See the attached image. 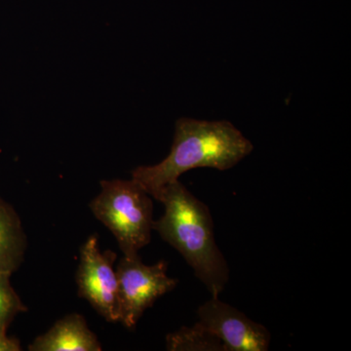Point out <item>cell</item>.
Listing matches in <instances>:
<instances>
[{"mask_svg":"<svg viewBox=\"0 0 351 351\" xmlns=\"http://www.w3.org/2000/svg\"><path fill=\"white\" fill-rule=\"evenodd\" d=\"M251 141L228 121L180 119L170 154L161 162L138 166L132 180L156 199L161 189L195 168L225 171L253 152Z\"/></svg>","mask_w":351,"mask_h":351,"instance_id":"cell-1","label":"cell"},{"mask_svg":"<svg viewBox=\"0 0 351 351\" xmlns=\"http://www.w3.org/2000/svg\"><path fill=\"white\" fill-rule=\"evenodd\" d=\"M198 322L221 341L225 351H267L271 336L267 328L237 307L211 297L197 309Z\"/></svg>","mask_w":351,"mask_h":351,"instance_id":"cell-6","label":"cell"},{"mask_svg":"<svg viewBox=\"0 0 351 351\" xmlns=\"http://www.w3.org/2000/svg\"><path fill=\"white\" fill-rule=\"evenodd\" d=\"M7 328L0 326V351H20L22 346L19 339L7 336Z\"/></svg>","mask_w":351,"mask_h":351,"instance_id":"cell-11","label":"cell"},{"mask_svg":"<svg viewBox=\"0 0 351 351\" xmlns=\"http://www.w3.org/2000/svg\"><path fill=\"white\" fill-rule=\"evenodd\" d=\"M117 258L114 252H101L98 235H91L80 248L76 274L78 295L108 322H119V282L113 269Z\"/></svg>","mask_w":351,"mask_h":351,"instance_id":"cell-5","label":"cell"},{"mask_svg":"<svg viewBox=\"0 0 351 351\" xmlns=\"http://www.w3.org/2000/svg\"><path fill=\"white\" fill-rule=\"evenodd\" d=\"M98 337L82 314L71 313L57 321L29 346V351H101Z\"/></svg>","mask_w":351,"mask_h":351,"instance_id":"cell-7","label":"cell"},{"mask_svg":"<svg viewBox=\"0 0 351 351\" xmlns=\"http://www.w3.org/2000/svg\"><path fill=\"white\" fill-rule=\"evenodd\" d=\"M156 200L164 205V214L152 228L181 254L211 297H219L230 280V267L217 245L209 207L179 180L161 189Z\"/></svg>","mask_w":351,"mask_h":351,"instance_id":"cell-2","label":"cell"},{"mask_svg":"<svg viewBox=\"0 0 351 351\" xmlns=\"http://www.w3.org/2000/svg\"><path fill=\"white\" fill-rule=\"evenodd\" d=\"M166 348L170 351H225L221 341L199 322L168 334Z\"/></svg>","mask_w":351,"mask_h":351,"instance_id":"cell-9","label":"cell"},{"mask_svg":"<svg viewBox=\"0 0 351 351\" xmlns=\"http://www.w3.org/2000/svg\"><path fill=\"white\" fill-rule=\"evenodd\" d=\"M100 184V193L90 202L92 213L112 233L123 256L138 255L152 240V196L132 179L105 180Z\"/></svg>","mask_w":351,"mask_h":351,"instance_id":"cell-3","label":"cell"},{"mask_svg":"<svg viewBox=\"0 0 351 351\" xmlns=\"http://www.w3.org/2000/svg\"><path fill=\"white\" fill-rule=\"evenodd\" d=\"M168 263L159 261L147 265L140 256L120 258L117 267L119 282V322L133 329L157 299L177 287L179 280L167 274Z\"/></svg>","mask_w":351,"mask_h":351,"instance_id":"cell-4","label":"cell"},{"mask_svg":"<svg viewBox=\"0 0 351 351\" xmlns=\"http://www.w3.org/2000/svg\"><path fill=\"white\" fill-rule=\"evenodd\" d=\"M27 235L19 215L0 197V272L12 274L24 262Z\"/></svg>","mask_w":351,"mask_h":351,"instance_id":"cell-8","label":"cell"},{"mask_svg":"<svg viewBox=\"0 0 351 351\" xmlns=\"http://www.w3.org/2000/svg\"><path fill=\"white\" fill-rule=\"evenodd\" d=\"M12 274L0 272V326L8 328L18 314L25 313L27 307L23 304L11 284Z\"/></svg>","mask_w":351,"mask_h":351,"instance_id":"cell-10","label":"cell"}]
</instances>
